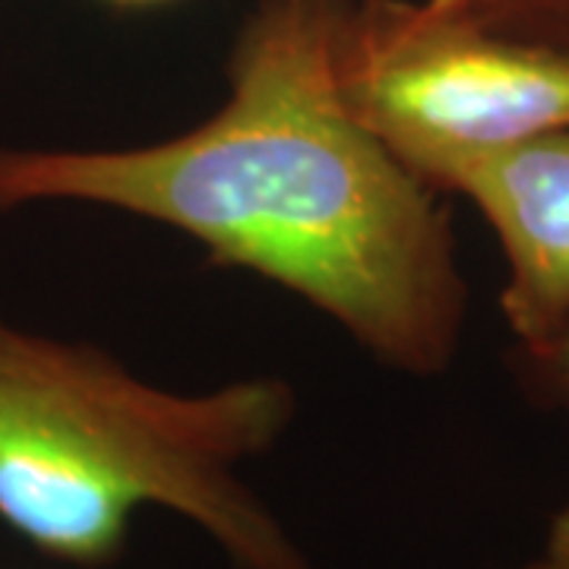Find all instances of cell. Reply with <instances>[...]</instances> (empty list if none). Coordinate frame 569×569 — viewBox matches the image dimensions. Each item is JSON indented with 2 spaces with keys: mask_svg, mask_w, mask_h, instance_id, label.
<instances>
[{
  "mask_svg": "<svg viewBox=\"0 0 569 569\" xmlns=\"http://www.w3.org/2000/svg\"><path fill=\"white\" fill-rule=\"evenodd\" d=\"M336 0H269L203 123L127 149L0 146V212L102 206L298 295L380 365L443 373L466 279L440 193L348 111Z\"/></svg>",
  "mask_w": 569,
  "mask_h": 569,
  "instance_id": "1",
  "label": "cell"
},
{
  "mask_svg": "<svg viewBox=\"0 0 569 569\" xmlns=\"http://www.w3.org/2000/svg\"><path fill=\"white\" fill-rule=\"evenodd\" d=\"M295 418L282 377L178 392L0 313V522L63 567H114L137 512L168 509L234 569H313L241 475Z\"/></svg>",
  "mask_w": 569,
  "mask_h": 569,
  "instance_id": "2",
  "label": "cell"
},
{
  "mask_svg": "<svg viewBox=\"0 0 569 569\" xmlns=\"http://www.w3.org/2000/svg\"><path fill=\"white\" fill-rule=\"evenodd\" d=\"M336 73L348 111L433 190L449 164L569 127L567 51L493 32L452 0L339 10Z\"/></svg>",
  "mask_w": 569,
  "mask_h": 569,
  "instance_id": "3",
  "label": "cell"
},
{
  "mask_svg": "<svg viewBox=\"0 0 569 569\" xmlns=\"http://www.w3.org/2000/svg\"><path fill=\"white\" fill-rule=\"evenodd\" d=\"M437 190L466 197L503 250L516 346L548 342L569 320V127L449 164Z\"/></svg>",
  "mask_w": 569,
  "mask_h": 569,
  "instance_id": "4",
  "label": "cell"
},
{
  "mask_svg": "<svg viewBox=\"0 0 569 569\" xmlns=\"http://www.w3.org/2000/svg\"><path fill=\"white\" fill-rule=\"evenodd\" d=\"M466 17L512 39L569 54V0H452Z\"/></svg>",
  "mask_w": 569,
  "mask_h": 569,
  "instance_id": "5",
  "label": "cell"
},
{
  "mask_svg": "<svg viewBox=\"0 0 569 569\" xmlns=\"http://www.w3.org/2000/svg\"><path fill=\"white\" fill-rule=\"evenodd\" d=\"M519 370H522V383L545 406L569 415V320L548 342L519 348Z\"/></svg>",
  "mask_w": 569,
  "mask_h": 569,
  "instance_id": "6",
  "label": "cell"
},
{
  "mask_svg": "<svg viewBox=\"0 0 569 569\" xmlns=\"http://www.w3.org/2000/svg\"><path fill=\"white\" fill-rule=\"evenodd\" d=\"M522 569H569V507H563L550 519L541 548L526 560Z\"/></svg>",
  "mask_w": 569,
  "mask_h": 569,
  "instance_id": "7",
  "label": "cell"
},
{
  "mask_svg": "<svg viewBox=\"0 0 569 569\" xmlns=\"http://www.w3.org/2000/svg\"><path fill=\"white\" fill-rule=\"evenodd\" d=\"M111 3H121V7H149V3H164V0H111Z\"/></svg>",
  "mask_w": 569,
  "mask_h": 569,
  "instance_id": "8",
  "label": "cell"
}]
</instances>
